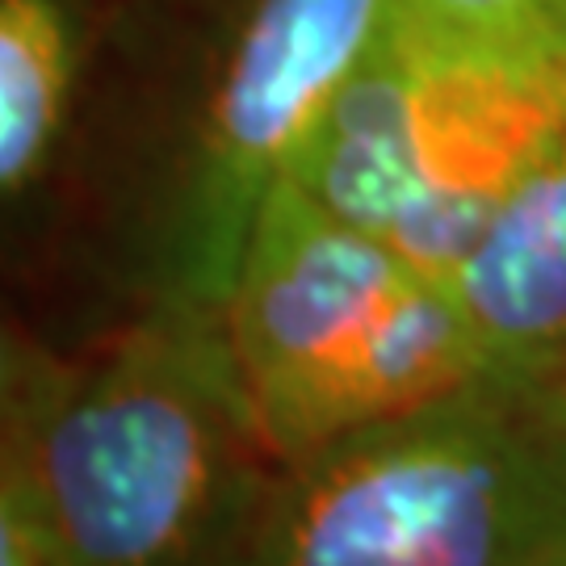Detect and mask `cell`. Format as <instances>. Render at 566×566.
I'll return each mask as SVG.
<instances>
[{"mask_svg":"<svg viewBox=\"0 0 566 566\" xmlns=\"http://www.w3.org/2000/svg\"><path fill=\"white\" fill-rule=\"evenodd\" d=\"M273 470L214 311L4 332L0 516L42 566H223Z\"/></svg>","mask_w":566,"mask_h":566,"instance_id":"obj_1","label":"cell"},{"mask_svg":"<svg viewBox=\"0 0 566 566\" xmlns=\"http://www.w3.org/2000/svg\"><path fill=\"white\" fill-rule=\"evenodd\" d=\"M223 566H566V386L491 374L282 462Z\"/></svg>","mask_w":566,"mask_h":566,"instance_id":"obj_2","label":"cell"},{"mask_svg":"<svg viewBox=\"0 0 566 566\" xmlns=\"http://www.w3.org/2000/svg\"><path fill=\"white\" fill-rule=\"evenodd\" d=\"M273 462L491 378L449 282L282 185L219 303Z\"/></svg>","mask_w":566,"mask_h":566,"instance_id":"obj_3","label":"cell"},{"mask_svg":"<svg viewBox=\"0 0 566 566\" xmlns=\"http://www.w3.org/2000/svg\"><path fill=\"white\" fill-rule=\"evenodd\" d=\"M563 114L566 60L437 39L395 0L285 185L449 282Z\"/></svg>","mask_w":566,"mask_h":566,"instance_id":"obj_4","label":"cell"},{"mask_svg":"<svg viewBox=\"0 0 566 566\" xmlns=\"http://www.w3.org/2000/svg\"><path fill=\"white\" fill-rule=\"evenodd\" d=\"M395 0H248L189 93L172 147L126 227L122 311H219L264 206Z\"/></svg>","mask_w":566,"mask_h":566,"instance_id":"obj_5","label":"cell"},{"mask_svg":"<svg viewBox=\"0 0 566 566\" xmlns=\"http://www.w3.org/2000/svg\"><path fill=\"white\" fill-rule=\"evenodd\" d=\"M491 374L566 386V114L449 277Z\"/></svg>","mask_w":566,"mask_h":566,"instance_id":"obj_6","label":"cell"},{"mask_svg":"<svg viewBox=\"0 0 566 566\" xmlns=\"http://www.w3.org/2000/svg\"><path fill=\"white\" fill-rule=\"evenodd\" d=\"M84 81L72 0H0V189L21 202L60 160Z\"/></svg>","mask_w":566,"mask_h":566,"instance_id":"obj_7","label":"cell"},{"mask_svg":"<svg viewBox=\"0 0 566 566\" xmlns=\"http://www.w3.org/2000/svg\"><path fill=\"white\" fill-rule=\"evenodd\" d=\"M399 9L437 39L525 60H566V0H399Z\"/></svg>","mask_w":566,"mask_h":566,"instance_id":"obj_8","label":"cell"},{"mask_svg":"<svg viewBox=\"0 0 566 566\" xmlns=\"http://www.w3.org/2000/svg\"><path fill=\"white\" fill-rule=\"evenodd\" d=\"M0 566H42L34 542L9 516H0Z\"/></svg>","mask_w":566,"mask_h":566,"instance_id":"obj_9","label":"cell"}]
</instances>
